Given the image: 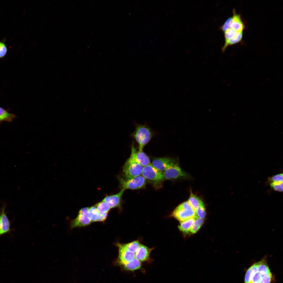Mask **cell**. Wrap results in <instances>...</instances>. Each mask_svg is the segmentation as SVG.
Here are the masks:
<instances>
[{
  "instance_id": "1",
  "label": "cell",
  "mask_w": 283,
  "mask_h": 283,
  "mask_svg": "<svg viewBox=\"0 0 283 283\" xmlns=\"http://www.w3.org/2000/svg\"><path fill=\"white\" fill-rule=\"evenodd\" d=\"M142 175L156 188L161 187L164 180L163 172L155 168L151 163L143 167Z\"/></svg>"
},
{
  "instance_id": "28",
  "label": "cell",
  "mask_w": 283,
  "mask_h": 283,
  "mask_svg": "<svg viewBox=\"0 0 283 283\" xmlns=\"http://www.w3.org/2000/svg\"><path fill=\"white\" fill-rule=\"evenodd\" d=\"M232 20V17L228 18L223 24L220 28V29L223 32L230 28V26Z\"/></svg>"
},
{
  "instance_id": "13",
  "label": "cell",
  "mask_w": 283,
  "mask_h": 283,
  "mask_svg": "<svg viewBox=\"0 0 283 283\" xmlns=\"http://www.w3.org/2000/svg\"><path fill=\"white\" fill-rule=\"evenodd\" d=\"M6 203L3 204L0 213L1 214V226L0 230V236L8 232L10 230V224L9 219L5 213Z\"/></svg>"
},
{
  "instance_id": "15",
  "label": "cell",
  "mask_w": 283,
  "mask_h": 283,
  "mask_svg": "<svg viewBox=\"0 0 283 283\" xmlns=\"http://www.w3.org/2000/svg\"><path fill=\"white\" fill-rule=\"evenodd\" d=\"M153 249L141 244L139 249L135 253V258L140 262L147 260L149 258L150 252Z\"/></svg>"
},
{
  "instance_id": "18",
  "label": "cell",
  "mask_w": 283,
  "mask_h": 283,
  "mask_svg": "<svg viewBox=\"0 0 283 283\" xmlns=\"http://www.w3.org/2000/svg\"><path fill=\"white\" fill-rule=\"evenodd\" d=\"M195 220L193 217L185 221L182 222L178 226L179 230L184 233H187L190 232L192 226Z\"/></svg>"
},
{
  "instance_id": "11",
  "label": "cell",
  "mask_w": 283,
  "mask_h": 283,
  "mask_svg": "<svg viewBox=\"0 0 283 283\" xmlns=\"http://www.w3.org/2000/svg\"><path fill=\"white\" fill-rule=\"evenodd\" d=\"M233 15L230 28L237 32L243 31L245 26L242 20L240 15L237 13L234 9L233 10Z\"/></svg>"
},
{
  "instance_id": "6",
  "label": "cell",
  "mask_w": 283,
  "mask_h": 283,
  "mask_svg": "<svg viewBox=\"0 0 283 283\" xmlns=\"http://www.w3.org/2000/svg\"><path fill=\"white\" fill-rule=\"evenodd\" d=\"M268 274L260 271L258 269L257 262L253 264L247 270L244 283H262L264 277Z\"/></svg>"
},
{
  "instance_id": "10",
  "label": "cell",
  "mask_w": 283,
  "mask_h": 283,
  "mask_svg": "<svg viewBox=\"0 0 283 283\" xmlns=\"http://www.w3.org/2000/svg\"><path fill=\"white\" fill-rule=\"evenodd\" d=\"M177 162L176 160L172 158L166 157L156 158L154 159L151 164L155 168L163 172Z\"/></svg>"
},
{
  "instance_id": "29",
  "label": "cell",
  "mask_w": 283,
  "mask_h": 283,
  "mask_svg": "<svg viewBox=\"0 0 283 283\" xmlns=\"http://www.w3.org/2000/svg\"><path fill=\"white\" fill-rule=\"evenodd\" d=\"M7 48L4 43L0 42V58L4 57L7 53Z\"/></svg>"
},
{
  "instance_id": "31",
  "label": "cell",
  "mask_w": 283,
  "mask_h": 283,
  "mask_svg": "<svg viewBox=\"0 0 283 283\" xmlns=\"http://www.w3.org/2000/svg\"><path fill=\"white\" fill-rule=\"evenodd\" d=\"M108 213L104 214H100L99 213V218L97 221H104L106 218Z\"/></svg>"
},
{
  "instance_id": "21",
  "label": "cell",
  "mask_w": 283,
  "mask_h": 283,
  "mask_svg": "<svg viewBox=\"0 0 283 283\" xmlns=\"http://www.w3.org/2000/svg\"><path fill=\"white\" fill-rule=\"evenodd\" d=\"M88 216L91 222L97 221L99 213L95 205L89 208L88 212Z\"/></svg>"
},
{
  "instance_id": "17",
  "label": "cell",
  "mask_w": 283,
  "mask_h": 283,
  "mask_svg": "<svg viewBox=\"0 0 283 283\" xmlns=\"http://www.w3.org/2000/svg\"><path fill=\"white\" fill-rule=\"evenodd\" d=\"M243 35V31L238 32L232 38L225 41L224 45L222 48V52L225 51L226 48L232 45L236 44L240 42L242 40Z\"/></svg>"
},
{
  "instance_id": "2",
  "label": "cell",
  "mask_w": 283,
  "mask_h": 283,
  "mask_svg": "<svg viewBox=\"0 0 283 283\" xmlns=\"http://www.w3.org/2000/svg\"><path fill=\"white\" fill-rule=\"evenodd\" d=\"M132 135L138 143V150L142 151L144 146L151 140L153 133L150 129L147 126L139 125L137 126L135 131Z\"/></svg>"
},
{
  "instance_id": "22",
  "label": "cell",
  "mask_w": 283,
  "mask_h": 283,
  "mask_svg": "<svg viewBox=\"0 0 283 283\" xmlns=\"http://www.w3.org/2000/svg\"><path fill=\"white\" fill-rule=\"evenodd\" d=\"M95 205L98 212L100 214L108 213L111 208L107 203L102 201Z\"/></svg>"
},
{
  "instance_id": "27",
  "label": "cell",
  "mask_w": 283,
  "mask_h": 283,
  "mask_svg": "<svg viewBox=\"0 0 283 283\" xmlns=\"http://www.w3.org/2000/svg\"><path fill=\"white\" fill-rule=\"evenodd\" d=\"M270 185L275 191L280 192L283 191V182H272L270 184Z\"/></svg>"
},
{
  "instance_id": "9",
  "label": "cell",
  "mask_w": 283,
  "mask_h": 283,
  "mask_svg": "<svg viewBox=\"0 0 283 283\" xmlns=\"http://www.w3.org/2000/svg\"><path fill=\"white\" fill-rule=\"evenodd\" d=\"M131 150V154L129 158L143 167L151 164L149 157L143 151H137L134 147L133 142Z\"/></svg>"
},
{
  "instance_id": "7",
  "label": "cell",
  "mask_w": 283,
  "mask_h": 283,
  "mask_svg": "<svg viewBox=\"0 0 283 283\" xmlns=\"http://www.w3.org/2000/svg\"><path fill=\"white\" fill-rule=\"evenodd\" d=\"M164 180L186 178L187 174L180 167L178 162L170 166L163 172Z\"/></svg>"
},
{
  "instance_id": "8",
  "label": "cell",
  "mask_w": 283,
  "mask_h": 283,
  "mask_svg": "<svg viewBox=\"0 0 283 283\" xmlns=\"http://www.w3.org/2000/svg\"><path fill=\"white\" fill-rule=\"evenodd\" d=\"M89 208V207H85L80 209L77 217L71 222V228L85 226L91 223V222L88 216Z\"/></svg>"
},
{
  "instance_id": "30",
  "label": "cell",
  "mask_w": 283,
  "mask_h": 283,
  "mask_svg": "<svg viewBox=\"0 0 283 283\" xmlns=\"http://www.w3.org/2000/svg\"><path fill=\"white\" fill-rule=\"evenodd\" d=\"M283 174L280 173L276 175L271 178L272 182H283Z\"/></svg>"
},
{
  "instance_id": "4",
  "label": "cell",
  "mask_w": 283,
  "mask_h": 283,
  "mask_svg": "<svg viewBox=\"0 0 283 283\" xmlns=\"http://www.w3.org/2000/svg\"><path fill=\"white\" fill-rule=\"evenodd\" d=\"M143 167L129 158L123 167L124 179H129L142 175Z\"/></svg>"
},
{
  "instance_id": "23",
  "label": "cell",
  "mask_w": 283,
  "mask_h": 283,
  "mask_svg": "<svg viewBox=\"0 0 283 283\" xmlns=\"http://www.w3.org/2000/svg\"><path fill=\"white\" fill-rule=\"evenodd\" d=\"M194 217L195 220L190 232L192 233H196L201 227L204 222V220L203 218L195 217L194 216Z\"/></svg>"
},
{
  "instance_id": "19",
  "label": "cell",
  "mask_w": 283,
  "mask_h": 283,
  "mask_svg": "<svg viewBox=\"0 0 283 283\" xmlns=\"http://www.w3.org/2000/svg\"><path fill=\"white\" fill-rule=\"evenodd\" d=\"M123 248L131 252L135 253L139 249L141 244L138 241H136L127 244L119 243Z\"/></svg>"
},
{
  "instance_id": "14",
  "label": "cell",
  "mask_w": 283,
  "mask_h": 283,
  "mask_svg": "<svg viewBox=\"0 0 283 283\" xmlns=\"http://www.w3.org/2000/svg\"><path fill=\"white\" fill-rule=\"evenodd\" d=\"M117 245L119 248L118 262H129L135 258V253L130 252L122 247L119 244Z\"/></svg>"
},
{
  "instance_id": "16",
  "label": "cell",
  "mask_w": 283,
  "mask_h": 283,
  "mask_svg": "<svg viewBox=\"0 0 283 283\" xmlns=\"http://www.w3.org/2000/svg\"><path fill=\"white\" fill-rule=\"evenodd\" d=\"M118 262L126 270L131 271L139 269L141 266V262L135 258L130 262Z\"/></svg>"
},
{
  "instance_id": "24",
  "label": "cell",
  "mask_w": 283,
  "mask_h": 283,
  "mask_svg": "<svg viewBox=\"0 0 283 283\" xmlns=\"http://www.w3.org/2000/svg\"><path fill=\"white\" fill-rule=\"evenodd\" d=\"M15 117V115L8 113L0 107V121L10 122Z\"/></svg>"
},
{
  "instance_id": "20",
  "label": "cell",
  "mask_w": 283,
  "mask_h": 283,
  "mask_svg": "<svg viewBox=\"0 0 283 283\" xmlns=\"http://www.w3.org/2000/svg\"><path fill=\"white\" fill-rule=\"evenodd\" d=\"M202 201L201 199L196 195L194 194L191 192L190 195L187 202L195 211Z\"/></svg>"
},
{
  "instance_id": "3",
  "label": "cell",
  "mask_w": 283,
  "mask_h": 283,
  "mask_svg": "<svg viewBox=\"0 0 283 283\" xmlns=\"http://www.w3.org/2000/svg\"><path fill=\"white\" fill-rule=\"evenodd\" d=\"M195 214V211L187 201L178 206L171 216L182 222L193 217Z\"/></svg>"
},
{
  "instance_id": "26",
  "label": "cell",
  "mask_w": 283,
  "mask_h": 283,
  "mask_svg": "<svg viewBox=\"0 0 283 283\" xmlns=\"http://www.w3.org/2000/svg\"><path fill=\"white\" fill-rule=\"evenodd\" d=\"M232 29L229 28L224 32L225 41L229 40L232 38L237 32Z\"/></svg>"
},
{
  "instance_id": "5",
  "label": "cell",
  "mask_w": 283,
  "mask_h": 283,
  "mask_svg": "<svg viewBox=\"0 0 283 283\" xmlns=\"http://www.w3.org/2000/svg\"><path fill=\"white\" fill-rule=\"evenodd\" d=\"M117 178L122 189H141L144 187L146 184V180L142 175L128 180L120 176H118Z\"/></svg>"
},
{
  "instance_id": "12",
  "label": "cell",
  "mask_w": 283,
  "mask_h": 283,
  "mask_svg": "<svg viewBox=\"0 0 283 283\" xmlns=\"http://www.w3.org/2000/svg\"><path fill=\"white\" fill-rule=\"evenodd\" d=\"M125 189H122L117 193L106 197L102 201L107 203L111 208H115L121 205L122 197Z\"/></svg>"
},
{
  "instance_id": "25",
  "label": "cell",
  "mask_w": 283,
  "mask_h": 283,
  "mask_svg": "<svg viewBox=\"0 0 283 283\" xmlns=\"http://www.w3.org/2000/svg\"><path fill=\"white\" fill-rule=\"evenodd\" d=\"M205 215L206 212L204 205L202 201L195 211V214L194 216L196 217H200L203 219L205 217Z\"/></svg>"
},
{
  "instance_id": "32",
  "label": "cell",
  "mask_w": 283,
  "mask_h": 283,
  "mask_svg": "<svg viewBox=\"0 0 283 283\" xmlns=\"http://www.w3.org/2000/svg\"><path fill=\"white\" fill-rule=\"evenodd\" d=\"M1 213H0V229H1Z\"/></svg>"
}]
</instances>
